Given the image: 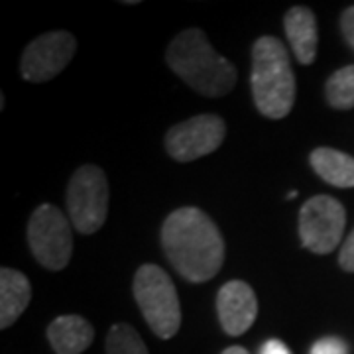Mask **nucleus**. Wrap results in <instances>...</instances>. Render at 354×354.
<instances>
[{
  "mask_svg": "<svg viewBox=\"0 0 354 354\" xmlns=\"http://www.w3.org/2000/svg\"><path fill=\"white\" fill-rule=\"evenodd\" d=\"M258 354H291V351L279 339H270L260 346Z\"/></svg>",
  "mask_w": 354,
  "mask_h": 354,
  "instance_id": "obj_20",
  "label": "nucleus"
},
{
  "mask_svg": "<svg viewBox=\"0 0 354 354\" xmlns=\"http://www.w3.org/2000/svg\"><path fill=\"white\" fill-rule=\"evenodd\" d=\"M32 299V286L22 272L12 268L0 270V329L18 321Z\"/></svg>",
  "mask_w": 354,
  "mask_h": 354,
  "instance_id": "obj_13",
  "label": "nucleus"
},
{
  "mask_svg": "<svg viewBox=\"0 0 354 354\" xmlns=\"http://www.w3.org/2000/svg\"><path fill=\"white\" fill-rule=\"evenodd\" d=\"M227 124L216 114H199L169 128L165 150L177 162H193L213 153L223 144Z\"/></svg>",
  "mask_w": 354,
  "mask_h": 354,
  "instance_id": "obj_8",
  "label": "nucleus"
},
{
  "mask_svg": "<svg viewBox=\"0 0 354 354\" xmlns=\"http://www.w3.org/2000/svg\"><path fill=\"white\" fill-rule=\"evenodd\" d=\"M48 339L55 354H81L93 344L95 330L83 317L64 315L51 321Z\"/></svg>",
  "mask_w": 354,
  "mask_h": 354,
  "instance_id": "obj_12",
  "label": "nucleus"
},
{
  "mask_svg": "<svg viewBox=\"0 0 354 354\" xmlns=\"http://www.w3.org/2000/svg\"><path fill=\"white\" fill-rule=\"evenodd\" d=\"M106 354H150L138 330L127 323H116L106 335Z\"/></svg>",
  "mask_w": 354,
  "mask_h": 354,
  "instance_id": "obj_16",
  "label": "nucleus"
},
{
  "mask_svg": "<svg viewBox=\"0 0 354 354\" xmlns=\"http://www.w3.org/2000/svg\"><path fill=\"white\" fill-rule=\"evenodd\" d=\"M162 246L177 274L193 283L215 278L225 262V241L221 230L195 207L177 209L165 218Z\"/></svg>",
  "mask_w": 354,
  "mask_h": 354,
  "instance_id": "obj_1",
  "label": "nucleus"
},
{
  "mask_svg": "<svg viewBox=\"0 0 354 354\" xmlns=\"http://www.w3.org/2000/svg\"><path fill=\"white\" fill-rule=\"evenodd\" d=\"M325 95L333 109L348 111L354 106V65L342 67L329 77Z\"/></svg>",
  "mask_w": 354,
  "mask_h": 354,
  "instance_id": "obj_15",
  "label": "nucleus"
},
{
  "mask_svg": "<svg viewBox=\"0 0 354 354\" xmlns=\"http://www.w3.org/2000/svg\"><path fill=\"white\" fill-rule=\"evenodd\" d=\"M341 30L344 39L351 44V48H354V6L346 8L341 16Z\"/></svg>",
  "mask_w": 354,
  "mask_h": 354,
  "instance_id": "obj_19",
  "label": "nucleus"
},
{
  "mask_svg": "<svg viewBox=\"0 0 354 354\" xmlns=\"http://www.w3.org/2000/svg\"><path fill=\"white\" fill-rule=\"evenodd\" d=\"M346 225L344 207L329 195H315L301 207L299 236L307 250L315 254L333 252L342 239Z\"/></svg>",
  "mask_w": 354,
  "mask_h": 354,
  "instance_id": "obj_7",
  "label": "nucleus"
},
{
  "mask_svg": "<svg viewBox=\"0 0 354 354\" xmlns=\"http://www.w3.org/2000/svg\"><path fill=\"white\" fill-rule=\"evenodd\" d=\"M311 167L323 181L335 187H354V158L335 148H317L309 156Z\"/></svg>",
  "mask_w": 354,
  "mask_h": 354,
  "instance_id": "obj_14",
  "label": "nucleus"
},
{
  "mask_svg": "<svg viewBox=\"0 0 354 354\" xmlns=\"http://www.w3.org/2000/svg\"><path fill=\"white\" fill-rule=\"evenodd\" d=\"M309 354H348V346L342 339L337 337H325V339H319V341L311 346V353Z\"/></svg>",
  "mask_w": 354,
  "mask_h": 354,
  "instance_id": "obj_17",
  "label": "nucleus"
},
{
  "mask_svg": "<svg viewBox=\"0 0 354 354\" xmlns=\"http://www.w3.org/2000/svg\"><path fill=\"white\" fill-rule=\"evenodd\" d=\"M216 313L225 333L230 337H241L252 327L258 315L256 293L246 281H228L216 295Z\"/></svg>",
  "mask_w": 354,
  "mask_h": 354,
  "instance_id": "obj_10",
  "label": "nucleus"
},
{
  "mask_svg": "<svg viewBox=\"0 0 354 354\" xmlns=\"http://www.w3.org/2000/svg\"><path fill=\"white\" fill-rule=\"evenodd\" d=\"M283 24L297 62L301 65L313 64L317 57V44H319L315 14L307 6H293L286 14Z\"/></svg>",
  "mask_w": 354,
  "mask_h": 354,
  "instance_id": "obj_11",
  "label": "nucleus"
},
{
  "mask_svg": "<svg viewBox=\"0 0 354 354\" xmlns=\"http://www.w3.org/2000/svg\"><path fill=\"white\" fill-rule=\"evenodd\" d=\"M339 264H341L342 270L354 272V230L342 244L341 254H339Z\"/></svg>",
  "mask_w": 354,
  "mask_h": 354,
  "instance_id": "obj_18",
  "label": "nucleus"
},
{
  "mask_svg": "<svg viewBox=\"0 0 354 354\" xmlns=\"http://www.w3.org/2000/svg\"><path fill=\"white\" fill-rule=\"evenodd\" d=\"M77 41L69 32H50L28 44L22 53L20 73L26 81L46 83L59 75L73 59Z\"/></svg>",
  "mask_w": 354,
  "mask_h": 354,
  "instance_id": "obj_9",
  "label": "nucleus"
},
{
  "mask_svg": "<svg viewBox=\"0 0 354 354\" xmlns=\"http://www.w3.org/2000/svg\"><path fill=\"white\" fill-rule=\"evenodd\" d=\"M165 62L177 77L205 97H225L236 85V67L213 50L203 30L191 28L171 39Z\"/></svg>",
  "mask_w": 354,
  "mask_h": 354,
  "instance_id": "obj_2",
  "label": "nucleus"
},
{
  "mask_svg": "<svg viewBox=\"0 0 354 354\" xmlns=\"http://www.w3.org/2000/svg\"><path fill=\"white\" fill-rule=\"evenodd\" d=\"M293 197H297V191H290L288 193V199H293Z\"/></svg>",
  "mask_w": 354,
  "mask_h": 354,
  "instance_id": "obj_22",
  "label": "nucleus"
},
{
  "mask_svg": "<svg viewBox=\"0 0 354 354\" xmlns=\"http://www.w3.org/2000/svg\"><path fill=\"white\" fill-rule=\"evenodd\" d=\"M28 242L44 268L53 272L64 270L73 254L69 218L53 205H39L28 223Z\"/></svg>",
  "mask_w": 354,
  "mask_h": 354,
  "instance_id": "obj_6",
  "label": "nucleus"
},
{
  "mask_svg": "<svg viewBox=\"0 0 354 354\" xmlns=\"http://www.w3.org/2000/svg\"><path fill=\"white\" fill-rule=\"evenodd\" d=\"M134 297L140 311L160 339H171L181 325V305L176 286L160 266H140L134 276Z\"/></svg>",
  "mask_w": 354,
  "mask_h": 354,
  "instance_id": "obj_4",
  "label": "nucleus"
},
{
  "mask_svg": "<svg viewBox=\"0 0 354 354\" xmlns=\"http://www.w3.org/2000/svg\"><path fill=\"white\" fill-rule=\"evenodd\" d=\"M221 354H250L244 346H228V348H225Z\"/></svg>",
  "mask_w": 354,
  "mask_h": 354,
  "instance_id": "obj_21",
  "label": "nucleus"
},
{
  "mask_svg": "<svg viewBox=\"0 0 354 354\" xmlns=\"http://www.w3.org/2000/svg\"><path fill=\"white\" fill-rule=\"evenodd\" d=\"M252 95L266 118L281 120L295 102V75L290 53L278 38L264 36L252 48Z\"/></svg>",
  "mask_w": 354,
  "mask_h": 354,
  "instance_id": "obj_3",
  "label": "nucleus"
},
{
  "mask_svg": "<svg viewBox=\"0 0 354 354\" xmlns=\"http://www.w3.org/2000/svg\"><path fill=\"white\" fill-rule=\"evenodd\" d=\"M67 211L81 234H93L109 215V181L99 165H81L67 185Z\"/></svg>",
  "mask_w": 354,
  "mask_h": 354,
  "instance_id": "obj_5",
  "label": "nucleus"
}]
</instances>
